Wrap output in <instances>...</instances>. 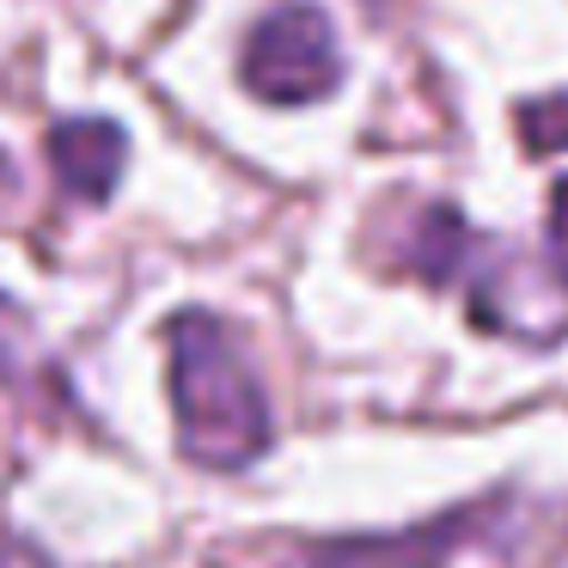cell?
Masks as SVG:
<instances>
[{
    "label": "cell",
    "mask_w": 568,
    "mask_h": 568,
    "mask_svg": "<svg viewBox=\"0 0 568 568\" xmlns=\"http://www.w3.org/2000/svg\"><path fill=\"white\" fill-rule=\"evenodd\" d=\"M239 80L251 99L263 104H312L331 99L343 80V55H336V31L312 0H275L270 13L245 31L239 50Z\"/></svg>",
    "instance_id": "7a4b0ae2"
},
{
    "label": "cell",
    "mask_w": 568,
    "mask_h": 568,
    "mask_svg": "<svg viewBox=\"0 0 568 568\" xmlns=\"http://www.w3.org/2000/svg\"><path fill=\"white\" fill-rule=\"evenodd\" d=\"M465 519H434L416 531H373V538H294L251 544L245 556H221V568H440Z\"/></svg>",
    "instance_id": "3957f363"
},
{
    "label": "cell",
    "mask_w": 568,
    "mask_h": 568,
    "mask_svg": "<svg viewBox=\"0 0 568 568\" xmlns=\"http://www.w3.org/2000/svg\"><path fill=\"white\" fill-rule=\"evenodd\" d=\"M0 385L13 397H26V404H74V397L62 392V379H55L50 355L38 348L31 318L7 294H0Z\"/></svg>",
    "instance_id": "8992f818"
},
{
    "label": "cell",
    "mask_w": 568,
    "mask_h": 568,
    "mask_svg": "<svg viewBox=\"0 0 568 568\" xmlns=\"http://www.w3.org/2000/svg\"><path fill=\"white\" fill-rule=\"evenodd\" d=\"M550 270L568 287V178L550 190Z\"/></svg>",
    "instance_id": "ba28073f"
},
{
    "label": "cell",
    "mask_w": 568,
    "mask_h": 568,
    "mask_svg": "<svg viewBox=\"0 0 568 568\" xmlns=\"http://www.w3.org/2000/svg\"><path fill=\"white\" fill-rule=\"evenodd\" d=\"M397 263L404 270H416L422 282H458V275L477 263V233L465 226V214L458 209H422L416 214V226H409V239H404V251H397Z\"/></svg>",
    "instance_id": "5b68a950"
},
{
    "label": "cell",
    "mask_w": 568,
    "mask_h": 568,
    "mask_svg": "<svg viewBox=\"0 0 568 568\" xmlns=\"http://www.w3.org/2000/svg\"><path fill=\"white\" fill-rule=\"evenodd\" d=\"M519 141H526L531 153H562L568 148V92L519 104Z\"/></svg>",
    "instance_id": "52a82bcc"
},
{
    "label": "cell",
    "mask_w": 568,
    "mask_h": 568,
    "mask_svg": "<svg viewBox=\"0 0 568 568\" xmlns=\"http://www.w3.org/2000/svg\"><path fill=\"white\" fill-rule=\"evenodd\" d=\"M43 153H50L55 184L74 202H104L129 165V135L116 123H104V116H68V123L50 129Z\"/></svg>",
    "instance_id": "277c9868"
},
{
    "label": "cell",
    "mask_w": 568,
    "mask_h": 568,
    "mask_svg": "<svg viewBox=\"0 0 568 568\" xmlns=\"http://www.w3.org/2000/svg\"><path fill=\"white\" fill-rule=\"evenodd\" d=\"M172 416L178 446L202 470H239L270 446V404L245 361V343L214 312H178L172 331Z\"/></svg>",
    "instance_id": "6da1fadb"
}]
</instances>
